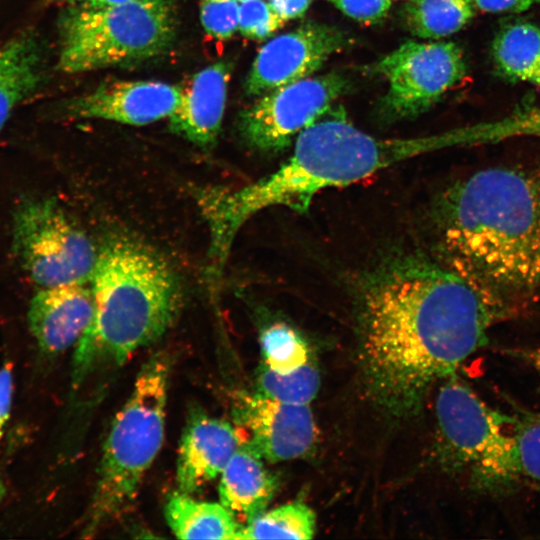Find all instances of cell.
Wrapping results in <instances>:
<instances>
[{
  "mask_svg": "<svg viewBox=\"0 0 540 540\" xmlns=\"http://www.w3.org/2000/svg\"><path fill=\"white\" fill-rule=\"evenodd\" d=\"M513 315L436 258L393 256L363 281L360 358L369 393L394 416L417 410L430 387L455 374Z\"/></svg>",
  "mask_w": 540,
  "mask_h": 540,
  "instance_id": "1",
  "label": "cell"
},
{
  "mask_svg": "<svg viewBox=\"0 0 540 540\" xmlns=\"http://www.w3.org/2000/svg\"><path fill=\"white\" fill-rule=\"evenodd\" d=\"M433 256L513 316L540 290V166L499 165L436 199Z\"/></svg>",
  "mask_w": 540,
  "mask_h": 540,
  "instance_id": "2",
  "label": "cell"
},
{
  "mask_svg": "<svg viewBox=\"0 0 540 540\" xmlns=\"http://www.w3.org/2000/svg\"><path fill=\"white\" fill-rule=\"evenodd\" d=\"M327 113L298 134L293 154L272 174L235 191L196 192L210 232L212 267H223L238 230L260 210L285 206L306 212L313 197L326 188L356 183L454 140L453 135L375 138L349 123L342 108H329Z\"/></svg>",
  "mask_w": 540,
  "mask_h": 540,
  "instance_id": "3",
  "label": "cell"
},
{
  "mask_svg": "<svg viewBox=\"0 0 540 540\" xmlns=\"http://www.w3.org/2000/svg\"><path fill=\"white\" fill-rule=\"evenodd\" d=\"M89 283L94 315L76 343V388L94 372L120 367L137 350L160 339L182 301L178 277L166 261L125 237L109 241L98 253Z\"/></svg>",
  "mask_w": 540,
  "mask_h": 540,
  "instance_id": "4",
  "label": "cell"
},
{
  "mask_svg": "<svg viewBox=\"0 0 540 540\" xmlns=\"http://www.w3.org/2000/svg\"><path fill=\"white\" fill-rule=\"evenodd\" d=\"M170 372L165 352L152 355L139 370L104 443L84 535H94L135 501L163 445Z\"/></svg>",
  "mask_w": 540,
  "mask_h": 540,
  "instance_id": "5",
  "label": "cell"
},
{
  "mask_svg": "<svg viewBox=\"0 0 540 540\" xmlns=\"http://www.w3.org/2000/svg\"><path fill=\"white\" fill-rule=\"evenodd\" d=\"M58 68L80 73L131 64L170 49L177 29L170 0L106 7L68 6L60 18Z\"/></svg>",
  "mask_w": 540,
  "mask_h": 540,
  "instance_id": "6",
  "label": "cell"
},
{
  "mask_svg": "<svg viewBox=\"0 0 540 540\" xmlns=\"http://www.w3.org/2000/svg\"><path fill=\"white\" fill-rule=\"evenodd\" d=\"M441 381L435 413L444 462L467 472L477 490L501 493L515 488L521 481L514 416L489 406L456 373Z\"/></svg>",
  "mask_w": 540,
  "mask_h": 540,
  "instance_id": "7",
  "label": "cell"
},
{
  "mask_svg": "<svg viewBox=\"0 0 540 540\" xmlns=\"http://www.w3.org/2000/svg\"><path fill=\"white\" fill-rule=\"evenodd\" d=\"M13 250L40 287L89 283L98 253L52 197H23L13 213Z\"/></svg>",
  "mask_w": 540,
  "mask_h": 540,
  "instance_id": "8",
  "label": "cell"
},
{
  "mask_svg": "<svg viewBox=\"0 0 540 540\" xmlns=\"http://www.w3.org/2000/svg\"><path fill=\"white\" fill-rule=\"evenodd\" d=\"M375 72L388 83L380 110L386 120L412 119L431 108L466 75L462 49L454 42L407 41L382 58Z\"/></svg>",
  "mask_w": 540,
  "mask_h": 540,
  "instance_id": "9",
  "label": "cell"
},
{
  "mask_svg": "<svg viewBox=\"0 0 540 540\" xmlns=\"http://www.w3.org/2000/svg\"><path fill=\"white\" fill-rule=\"evenodd\" d=\"M349 86L343 75L329 73L272 90L240 113L241 136L259 151H281L322 116Z\"/></svg>",
  "mask_w": 540,
  "mask_h": 540,
  "instance_id": "10",
  "label": "cell"
},
{
  "mask_svg": "<svg viewBox=\"0 0 540 540\" xmlns=\"http://www.w3.org/2000/svg\"><path fill=\"white\" fill-rule=\"evenodd\" d=\"M233 414L249 436V445L268 462L305 457L317 442L318 429L308 405L244 392L236 395Z\"/></svg>",
  "mask_w": 540,
  "mask_h": 540,
  "instance_id": "11",
  "label": "cell"
},
{
  "mask_svg": "<svg viewBox=\"0 0 540 540\" xmlns=\"http://www.w3.org/2000/svg\"><path fill=\"white\" fill-rule=\"evenodd\" d=\"M347 44L349 38L342 30L314 22L280 35L255 57L245 81L246 93L266 94L304 79Z\"/></svg>",
  "mask_w": 540,
  "mask_h": 540,
  "instance_id": "12",
  "label": "cell"
},
{
  "mask_svg": "<svg viewBox=\"0 0 540 540\" xmlns=\"http://www.w3.org/2000/svg\"><path fill=\"white\" fill-rule=\"evenodd\" d=\"M181 94L182 87L161 81H111L72 100L67 106V115L128 125H147L169 118Z\"/></svg>",
  "mask_w": 540,
  "mask_h": 540,
  "instance_id": "13",
  "label": "cell"
},
{
  "mask_svg": "<svg viewBox=\"0 0 540 540\" xmlns=\"http://www.w3.org/2000/svg\"><path fill=\"white\" fill-rule=\"evenodd\" d=\"M88 283L41 287L32 297L28 325L40 351L57 355L79 341L94 315Z\"/></svg>",
  "mask_w": 540,
  "mask_h": 540,
  "instance_id": "14",
  "label": "cell"
},
{
  "mask_svg": "<svg viewBox=\"0 0 540 540\" xmlns=\"http://www.w3.org/2000/svg\"><path fill=\"white\" fill-rule=\"evenodd\" d=\"M242 436L240 427L204 413H193L183 430L178 450L179 492L191 495L216 479L247 440Z\"/></svg>",
  "mask_w": 540,
  "mask_h": 540,
  "instance_id": "15",
  "label": "cell"
},
{
  "mask_svg": "<svg viewBox=\"0 0 540 540\" xmlns=\"http://www.w3.org/2000/svg\"><path fill=\"white\" fill-rule=\"evenodd\" d=\"M230 73L225 61L197 72L182 88L180 101L168 118L170 130L200 147H211L221 129Z\"/></svg>",
  "mask_w": 540,
  "mask_h": 540,
  "instance_id": "16",
  "label": "cell"
},
{
  "mask_svg": "<svg viewBox=\"0 0 540 540\" xmlns=\"http://www.w3.org/2000/svg\"><path fill=\"white\" fill-rule=\"evenodd\" d=\"M245 440L220 474V503L236 519L248 522L265 511L275 495L277 478Z\"/></svg>",
  "mask_w": 540,
  "mask_h": 540,
  "instance_id": "17",
  "label": "cell"
},
{
  "mask_svg": "<svg viewBox=\"0 0 540 540\" xmlns=\"http://www.w3.org/2000/svg\"><path fill=\"white\" fill-rule=\"evenodd\" d=\"M43 55L37 38L28 33L0 46V130L13 109L43 81Z\"/></svg>",
  "mask_w": 540,
  "mask_h": 540,
  "instance_id": "18",
  "label": "cell"
},
{
  "mask_svg": "<svg viewBox=\"0 0 540 540\" xmlns=\"http://www.w3.org/2000/svg\"><path fill=\"white\" fill-rule=\"evenodd\" d=\"M165 518L179 539L239 540L243 526L221 503L197 501L182 492L168 499Z\"/></svg>",
  "mask_w": 540,
  "mask_h": 540,
  "instance_id": "19",
  "label": "cell"
},
{
  "mask_svg": "<svg viewBox=\"0 0 540 540\" xmlns=\"http://www.w3.org/2000/svg\"><path fill=\"white\" fill-rule=\"evenodd\" d=\"M496 67L512 80L540 88V27L515 22L503 27L492 43Z\"/></svg>",
  "mask_w": 540,
  "mask_h": 540,
  "instance_id": "20",
  "label": "cell"
},
{
  "mask_svg": "<svg viewBox=\"0 0 540 540\" xmlns=\"http://www.w3.org/2000/svg\"><path fill=\"white\" fill-rule=\"evenodd\" d=\"M475 15L472 0H412L405 7L409 30L420 38H441L466 26Z\"/></svg>",
  "mask_w": 540,
  "mask_h": 540,
  "instance_id": "21",
  "label": "cell"
},
{
  "mask_svg": "<svg viewBox=\"0 0 540 540\" xmlns=\"http://www.w3.org/2000/svg\"><path fill=\"white\" fill-rule=\"evenodd\" d=\"M315 514L302 502H291L264 511L246 522L240 539H310L315 533Z\"/></svg>",
  "mask_w": 540,
  "mask_h": 540,
  "instance_id": "22",
  "label": "cell"
},
{
  "mask_svg": "<svg viewBox=\"0 0 540 540\" xmlns=\"http://www.w3.org/2000/svg\"><path fill=\"white\" fill-rule=\"evenodd\" d=\"M319 387V371L310 361L288 373H278L263 364L257 376L258 393L285 403L308 405Z\"/></svg>",
  "mask_w": 540,
  "mask_h": 540,
  "instance_id": "23",
  "label": "cell"
},
{
  "mask_svg": "<svg viewBox=\"0 0 540 540\" xmlns=\"http://www.w3.org/2000/svg\"><path fill=\"white\" fill-rule=\"evenodd\" d=\"M263 364L278 373H288L309 361V349L301 334L285 322H275L260 334Z\"/></svg>",
  "mask_w": 540,
  "mask_h": 540,
  "instance_id": "24",
  "label": "cell"
},
{
  "mask_svg": "<svg viewBox=\"0 0 540 540\" xmlns=\"http://www.w3.org/2000/svg\"><path fill=\"white\" fill-rule=\"evenodd\" d=\"M514 434L520 481L540 486V414L514 416Z\"/></svg>",
  "mask_w": 540,
  "mask_h": 540,
  "instance_id": "25",
  "label": "cell"
},
{
  "mask_svg": "<svg viewBox=\"0 0 540 540\" xmlns=\"http://www.w3.org/2000/svg\"><path fill=\"white\" fill-rule=\"evenodd\" d=\"M199 7L202 26L213 38L228 39L238 29L237 0H199Z\"/></svg>",
  "mask_w": 540,
  "mask_h": 540,
  "instance_id": "26",
  "label": "cell"
},
{
  "mask_svg": "<svg viewBox=\"0 0 540 540\" xmlns=\"http://www.w3.org/2000/svg\"><path fill=\"white\" fill-rule=\"evenodd\" d=\"M285 20L263 0L242 2L239 8L238 29L245 37L262 40L283 27Z\"/></svg>",
  "mask_w": 540,
  "mask_h": 540,
  "instance_id": "27",
  "label": "cell"
},
{
  "mask_svg": "<svg viewBox=\"0 0 540 540\" xmlns=\"http://www.w3.org/2000/svg\"><path fill=\"white\" fill-rule=\"evenodd\" d=\"M344 14L365 24H373L383 19L391 0H329Z\"/></svg>",
  "mask_w": 540,
  "mask_h": 540,
  "instance_id": "28",
  "label": "cell"
},
{
  "mask_svg": "<svg viewBox=\"0 0 540 540\" xmlns=\"http://www.w3.org/2000/svg\"><path fill=\"white\" fill-rule=\"evenodd\" d=\"M475 8L488 13H519L540 4V0H472Z\"/></svg>",
  "mask_w": 540,
  "mask_h": 540,
  "instance_id": "29",
  "label": "cell"
},
{
  "mask_svg": "<svg viewBox=\"0 0 540 540\" xmlns=\"http://www.w3.org/2000/svg\"><path fill=\"white\" fill-rule=\"evenodd\" d=\"M13 393L12 365L7 363L0 368V439L10 416Z\"/></svg>",
  "mask_w": 540,
  "mask_h": 540,
  "instance_id": "30",
  "label": "cell"
},
{
  "mask_svg": "<svg viewBox=\"0 0 540 540\" xmlns=\"http://www.w3.org/2000/svg\"><path fill=\"white\" fill-rule=\"evenodd\" d=\"M310 2L311 0H268L271 9L284 20L302 16Z\"/></svg>",
  "mask_w": 540,
  "mask_h": 540,
  "instance_id": "31",
  "label": "cell"
},
{
  "mask_svg": "<svg viewBox=\"0 0 540 540\" xmlns=\"http://www.w3.org/2000/svg\"><path fill=\"white\" fill-rule=\"evenodd\" d=\"M133 0H65L69 6H81V7H106L127 3Z\"/></svg>",
  "mask_w": 540,
  "mask_h": 540,
  "instance_id": "32",
  "label": "cell"
},
{
  "mask_svg": "<svg viewBox=\"0 0 540 540\" xmlns=\"http://www.w3.org/2000/svg\"><path fill=\"white\" fill-rule=\"evenodd\" d=\"M525 355L533 365L540 380V347L529 350Z\"/></svg>",
  "mask_w": 540,
  "mask_h": 540,
  "instance_id": "33",
  "label": "cell"
},
{
  "mask_svg": "<svg viewBox=\"0 0 540 540\" xmlns=\"http://www.w3.org/2000/svg\"><path fill=\"white\" fill-rule=\"evenodd\" d=\"M237 1H239V2H245V1H248V0H237Z\"/></svg>",
  "mask_w": 540,
  "mask_h": 540,
  "instance_id": "34",
  "label": "cell"
},
{
  "mask_svg": "<svg viewBox=\"0 0 540 540\" xmlns=\"http://www.w3.org/2000/svg\"><path fill=\"white\" fill-rule=\"evenodd\" d=\"M410 1H412V0H410Z\"/></svg>",
  "mask_w": 540,
  "mask_h": 540,
  "instance_id": "35",
  "label": "cell"
}]
</instances>
